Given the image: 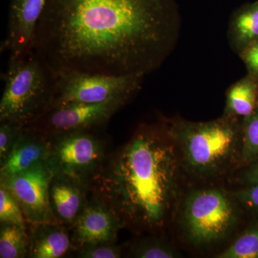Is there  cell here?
I'll return each mask as SVG.
<instances>
[{
    "label": "cell",
    "mask_w": 258,
    "mask_h": 258,
    "mask_svg": "<svg viewBox=\"0 0 258 258\" xmlns=\"http://www.w3.org/2000/svg\"><path fill=\"white\" fill-rule=\"evenodd\" d=\"M0 223L13 224L27 228L21 207L8 189L0 186Z\"/></svg>",
    "instance_id": "21"
},
{
    "label": "cell",
    "mask_w": 258,
    "mask_h": 258,
    "mask_svg": "<svg viewBox=\"0 0 258 258\" xmlns=\"http://www.w3.org/2000/svg\"><path fill=\"white\" fill-rule=\"evenodd\" d=\"M257 88L248 79L242 80L234 85L227 94V114L246 118L256 109Z\"/></svg>",
    "instance_id": "15"
},
{
    "label": "cell",
    "mask_w": 258,
    "mask_h": 258,
    "mask_svg": "<svg viewBox=\"0 0 258 258\" xmlns=\"http://www.w3.org/2000/svg\"><path fill=\"white\" fill-rule=\"evenodd\" d=\"M166 131L186 170L196 177H215L238 165L241 129L232 115L199 123L180 120Z\"/></svg>",
    "instance_id": "3"
},
{
    "label": "cell",
    "mask_w": 258,
    "mask_h": 258,
    "mask_svg": "<svg viewBox=\"0 0 258 258\" xmlns=\"http://www.w3.org/2000/svg\"><path fill=\"white\" fill-rule=\"evenodd\" d=\"M76 252L77 257L82 258H118L121 257L123 248L114 243L103 244L82 247Z\"/></svg>",
    "instance_id": "23"
},
{
    "label": "cell",
    "mask_w": 258,
    "mask_h": 258,
    "mask_svg": "<svg viewBox=\"0 0 258 258\" xmlns=\"http://www.w3.org/2000/svg\"><path fill=\"white\" fill-rule=\"evenodd\" d=\"M258 160V108L246 117L241 128V147L238 165L248 166Z\"/></svg>",
    "instance_id": "18"
},
{
    "label": "cell",
    "mask_w": 258,
    "mask_h": 258,
    "mask_svg": "<svg viewBox=\"0 0 258 258\" xmlns=\"http://www.w3.org/2000/svg\"><path fill=\"white\" fill-rule=\"evenodd\" d=\"M30 247L29 257L60 258L76 248L71 239V230L59 223H27Z\"/></svg>",
    "instance_id": "13"
},
{
    "label": "cell",
    "mask_w": 258,
    "mask_h": 258,
    "mask_svg": "<svg viewBox=\"0 0 258 258\" xmlns=\"http://www.w3.org/2000/svg\"><path fill=\"white\" fill-rule=\"evenodd\" d=\"M0 166L9 157L24 127L11 122H0Z\"/></svg>",
    "instance_id": "22"
},
{
    "label": "cell",
    "mask_w": 258,
    "mask_h": 258,
    "mask_svg": "<svg viewBox=\"0 0 258 258\" xmlns=\"http://www.w3.org/2000/svg\"><path fill=\"white\" fill-rule=\"evenodd\" d=\"M248 166L247 170L242 174V181L247 185L258 184V160Z\"/></svg>",
    "instance_id": "26"
},
{
    "label": "cell",
    "mask_w": 258,
    "mask_h": 258,
    "mask_svg": "<svg viewBox=\"0 0 258 258\" xmlns=\"http://www.w3.org/2000/svg\"><path fill=\"white\" fill-rule=\"evenodd\" d=\"M234 197L244 208L258 214V184L247 185L236 191Z\"/></svg>",
    "instance_id": "24"
},
{
    "label": "cell",
    "mask_w": 258,
    "mask_h": 258,
    "mask_svg": "<svg viewBox=\"0 0 258 258\" xmlns=\"http://www.w3.org/2000/svg\"><path fill=\"white\" fill-rule=\"evenodd\" d=\"M48 139L36 129L25 126L9 157L0 166V176L12 175L47 161Z\"/></svg>",
    "instance_id": "14"
},
{
    "label": "cell",
    "mask_w": 258,
    "mask_h": 258,
    "mask_svg": "<svg viewBox=\"0 0 258 258\" xmlns=\"http://www.w3.org/2000/svg\"><path fill=\"white\" fill-rule=\"evenodd\" d=\"M130 254L138 258H174L178 257L175 249L165 241L157 238L144 239L134 242Z\"/></svg>",
    "instance_id": "20"
},
{
    "label": "cell",
    "mask_w": 258,
    "mask_h": 258,
    "mask_svg": "<svg viewBox=\"0 0 258 258\" xmlns=\"http://www.w3.org/2000/svg\"><path fill=\"white\" fill-rule=\"evenodd\" d=\"M132 97H121L100 103H70L51 107L27 126L46 137L78 130L101 128Z\"/></svg>",
    "instance_id": "8"
},
{
    "label": "cell",
    "mask_w": 258,
    "mask_h": 258,
    "mask_svg": "<svg viewBox=\"0 0 258 258\" xmlns=\"http://www.w3.org/2000/svg\"><path fill=\"white\" fill-rule=\"evenodd\" d=\"M218 258H258V223L247 229Z\"/></svg>",
    "instance_id": "19"
},
{
    "label": "cell",
    "mask_w": 258,
    "mask_h": 258,
    "mask_svg": "<svg viewBox=\"0 0 258 258\" xmlns=\"http://www.w3.org/2000/svg\"><path fill=\"white\" fill-rule=\"evenodd\" d=\"M144 77L140 75L108 76L60 71L56 73L55 93L51 107L70 103H100L132 97L140 89Z\"/></svg>",
    "instance_id": "7"
},
{
    "label": "cell",
    "mask_w": 258,
    "mask_h": 258,
    "mask_svg": "<svg viewBox=\"0 0 258 258\" xmlns=\"http://www.w3.org/2000/svg\"><path fill=\"white\" fill-rule=\"evenodd\" d=\"M30 240L27 228L13 224L0 225V257H29Z\"/></svg>",
    "instance_id": "16"
},
{
    "label": "cell",
    "mask_w": 258,
    "mask_h": 258,
    "mask_svg": "<svg viewBox=\"0 0 258 258\" xmlns=\"http://www.w3.org/2000/svg\"><path fill=\"white\" fill-rule=\"evenodd\" d=\"M176 0H47L33 50L53 70L146 75L175 45Z\"/></svg>",
    "instance_id": "1"
},
{
    "label": "cell",
    "mask_w": 258,
    "mask_h": 258,
    "mask_svg": "<svg viewBox=\"0 0 258 258\" xmlns=\"http://www.w3.org/2000/svg\"><path fill=\"white\" fill-rule=\"evenodd\" d=\"M124 224L101 199L91 192L86 208L70 228L76 250L88 246L114 243Z\"/></svg>",
    "instance_id": "10"
},
{
    "label": "cell",
    "mask_w": 258,
    "mask_h": 258,
    "mask_svg": "<svg viewBox=\"0 0 258 258\" xmlns=\"http://www.w3.org/2000/svg\"><path fill=\"white\" fill-rule=\"evenodd\" d=\"M178 152L166 131L142 125L127 143L110 153L91 192L107 204L125 227L160 230L177 198Z\"/></svg>",
    "instance_id": "2"
},
{
    "label": "cell",
    "mask_w": 258,
    "mask_h": 258,
    "mask_svg": "<svg viewBox=\"0 0 258 258\" xmlns=\"http://www.w3.org/2000/svg\"><path fill=\"white\" fill-rule=\"evenodd\" d=\"M233 34L241 45L258 40V1L241 10L233 20Z\"/></svg>",
    "instance_id": "17"
},
{
    "label": "cell",
    "mask_w": 258,
    "mask_h": 258,
    "mask_svg": "<svg viewBox=\"0 0 258 258\" xmlns=\"http://www.w3.org/2000/svg\"><path fill=\"white\" fill-rule=\"evenodd\" d=\"M243 59L249 69L258 73V40L251 42L243 52Z\"/></svg>",
    "instance_id": "25"
},
{
    "label": "cell",
    "mask_w": 258,
    "mask_h": 258,
    "mask_svg": "<svg viewBox=\"0 0 258 258\" xmlns=\"http://www.w3.org/2000/svg\"><path fill=\"white\" fill-rule=\"evenodd\" d=\"M237 221L235 203L220 188L195 190L186 197L181 214V226L188 242L205 246L223 240Z\"/></svg>",
    "instance_id": "6"
},
{
    "label": "cell",
    "mask_w": 258,
    "mask_h": 258,
    "mask_svg": "<svg viewBox=\"0 0 258 258\" xmlns=\"http://www.w3.org/2000/svg\"><path fill=\"white\" fill-rule=\"evenodd\" d=\"M2 78L5 88L0 101V122L25 127L52 106L56 73L35 51L9 60Z\"/></svg>",
    "instance_id": "4"
},
{
    "label": "cell",
    "mask_w": 258,
    "mask_h": 258,
    "mask_svg": "<svg viewBox=\"0 0 258 258\" xmlns=\"http://www.w3.org/2000/svg\"><path fill=\"white\" fill-rule=\"evenodd\" d=\"M91 189L69 176L53 174L49 187V201L56 222L71 228L89 200Z\"/></svg>",
    "instance_id": "12"
},
{
    "label": "cell",
    "mask_w": 258,
    "mask_h": 258,
    "mask_svg": "<svg viewBox=\"0 0 258 258\" xmlns=\"http://www.w3.org/2000/svg\"><path fill=\"white\" fill-rule=\"evenodd\" d=\"M100 129L72 131L47 137V163L52 172L72 178L91 189L111 153Z\"/></svg>",
    "instance_id": "5"
},
{
    "label": "cell",
    "mask_w": 258,
    "mask_h": 258,
    "mask_svg": "<svg viewBox=\"0 0 258 258\" xmlns=\"http://www.w3.org/2000/svg\"><path fill=\"white\" fill-rule=\"evenodd\" d=\"M52 175L47 161H44L21 172L0 176V186L16 199L28 223H57L49 201Z\"/></svg>",
    "instance_id": "9"
},
{
    "label": "cell",
    "mask_w": 258,
    "mask_h": 258,
    "mask_svg": "<svg viewBox=\"0 0 258 258\" xmlns=\"http://www.w3.org/2000/svg\"><path fill=\"white\" fill-rule=\"evenodd\" d=\"M47 0H12L8 31L1 50L9 52V60L21 58L33 50L37 23Z\"/></svg>",
    "instance_id": "11"
}]
</instances>
